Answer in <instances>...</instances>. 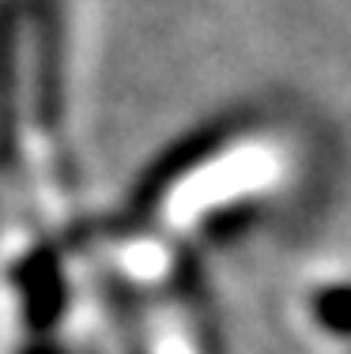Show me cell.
<instances>
[{"mask_svg":"<svg viewBox=\"0 0 351 354\" xmlns=\"http://www.w3.org/2000/svg\"><path fill=\"white\" fill-rule=\"evenodd\" d=\"M19 12L0 0V170L19 158Z\"/></svg>","mask_w":351,"mask_h":354,"instance_id":"cell-4","label":"cell"},{"mask_svg":"<svg viewBox=\"0 0 351 354\" xmlns=\"http://www.w3.org/2000/svg\"><path fill=\"white\" fill-rule=\"evenodd\" d=\"M242 124H246L242 117H219V121H208V124H200L197 132L181 136L170 151H166V155L155 158L152 170L140 177L136 192H132V207H136L140 215L152 212V207L181 181V177L193 174L197 166L208 162L212 155H219V151L242 132Z\"/></svg>","mask_w":351,"mask_h":354,"instance_id":"cell-1","label":"cell"},{"mask_svg":"<svg viewBox=\"0 0 351 354\" xmlns=\"http://www.w3.org/2000/svg\"><path fill=\"white\" fill-rule=\"evenodd\" d=\"M15 286L23 294V313L27 324L38 335H46L49 328L61 320L64 306H69V286H64V272L61 260L53 249H35L30 257L19 260L15 268Z\"/></svg>","mask_w":351,"mask_h":354,"instance_id":"cell-3","label":"cell"},{"mask_svg":"<svg viewBox=\"0 0 351 354\" xmlns=\"http://www.w3.org/2000/svg\"><path fill=\"white\" fill-rule=\"evenodd\" d=\"M23 354H61V347H53V343H30Z\"/></svg>","mask_w":351,"mask_h":354,"instance_id":"cell-7","label":"cell"},{"mask_svg":"<svg viewBox=\"0 0 351 354\" xmlns=\"http://www.w3.org/2000/svg\"><path fill=\"white\" fill-rule=\"evenodd\" d=\"M253 218H257V207L242 200V204H231V207H223V212H215V215L204 223V234H208L212 241H227V238H234V234L246 230Z\"/></svg>","mask_w":351,"mask_h":354,"instance_id":"cell-6","label":"cell"},{"mask_svg":"<svg viewBox=\"0 0 351 354\" xmlns=\"http://www.w3.org/2000/svg\"><path fill=\"white\" fill-rule=\"evenodd\" d=\"M35 23V121L53 132L64 113V30L57 0H30Z\"/></svg>","mask_w":351,"mask_h":354,"instance_id":"cell-2","label":"cell"},{"mask_svg":"<svg viewBox=\"0 0 351 354\" xmlns=\"http://www.w3.org/2000/svg\"><path fill=\"white\" fill-rule=\"evenodd\" d=\"M314 317L336 335H351V286H325L314 298Z\"/></svg>","mask_w":351,"mask_h":354,"instance_id":"cell-5","label":"cell"}]
</instances>
